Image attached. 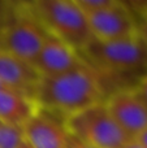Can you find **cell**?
Instances as JSON below:
<instances>
[{
    "instance_id": "6da1fadb",
    "label": "cell",
    "mask_w": 147,
    "mask_h": 148,
    "mask_svg": "<svg viewBox=\"0 0 147 148\" xmlns=\"http://www.w3.org/2000/svg\"><path fill=\"white\" fill-rule=\"evenodd\" d=\"M36 105L64 117L103 103L106 91L99 74L85 61L54 77H41L33 96Z\"/></svg>"
},
{
    "instance_id": "7a4b0ae2",
    "label": "cell",
    "mask_w": 147,
    "mask_h": 148,
    "mask_svg": "<svg viewBox=\"0 0 147 148\" xmlns=\"http://www.w3.org/2000/svg\"><path fill=\"white\" fill-rule=\"evenodd\" d=\"M80 55L99 74L104 91L107 83L116 79L137 84L147 72V42L139 34L119 40H93Z\"/></svg>"
},
{
    "instance_id": "3957f363",
    "label": "cell",
    "mask_w": 147,
    "mask_h": 148,
    "mask_svg": "<svg viewBox=\"0 0 147 148\" xmlns=\"http://www.w3.org/2000/svg\"><path fill=\"white\" fill-rule=\"evenodd\" d=\"M48 31L36 16L31 1L9 3L7 21L0 34V46L33 65Z\"/></svg>"
},
{
    "instance_id": "277c9868",
    "label": "cell",
    "mask_w": 147,
    "mask_h": 148,
    "mask_svg": "<svg viewBox=\"0 0 147 148\" xmlns=\"http://www.w3.org/2000/svg\"><path fill=\"white\" fill-rule=\"evenodd\" d=\"M34 10L49 34L81 52L94 40L85 14L77 0H35Z\"/></svg>"
},
{
    "instance_id": "5b68a950",
    "label": "cell",
    "mask_w": 147,
    "mask_h": 148,
    "mask_svg": "<svg viewBox=\"0 0 147 148\" xmlns=\"http://www.w3.org/2000/svg\"><path fill=\"white\" fill-rule=\"evenodd\" d=\"M67 126L74 138L94 148H125L132 140L104 101L67 117Z\"/></svg>"
},
{
    "instance_id": "8992f818",
    "label": "cell",
    "mask_w": 147,
    "mask_h": 148,
    "mask_svg": "<svg viewBox=\"0 0 147 148\" xmlns=\"http://www.w3.org/2000/svg\"><path fill=\"white\" fill-rule=\"evenodd\" d=\"M86 16L94 40H119L139 34L134 12L121 0H112L106 8Z\"/></svg>"
},
{
    "instance_id": "52a82bcc",
    "label": "cell",
    "mask_w": 147,
    "mask_h": 148,
    "mask_svg": "<svg viewBox=\"0 0 147 148\" xmlns=\"http://www.w3.org/2000/svg\"><path fill=\"white\" fill-rule=\"evenodd\" d=\"M22 139L31 148H67L72 139L67 117L38 107L21 129Z\"/></svg>"
},
{
    "instance_id": "ba28073f",
    "label": "cell",
    "mask_w": 147,
    "mask_h": 148,
    "mask_svg": "<svg viewBox=\"0 0 147 148\" xmlns=\"http://www.w3.org/2000/svg\"><path fill=\"white\" fill-rule=\"evenodd\" d=\"M104 103L120 127L132 139L147 127V104L134 88L117 90L108 95Z\"/></svg>"
},
{
    "instance_id": "9c48e42d",
    "label": "cell",
    "mask_w": 147,
    "mask_h": 148,
    "mask_svg": "<svg viewBox=\"0 0 147 148\" xmlns=\"http://www.w3.org/2000/svg\"><path fill=\"white\" fill-rule=\"evenodd\" d=\"M82 62L80 52L48 33L46 42L34 60L33 68L39 77H54L69 72Z\"/></svg>"
},
{
    "instance_id": "30bf717a",
    "label": "cell",
    "mask_w": 147,
    "mask_h": 148,
    "mask_svg": "<svg viewBox=\"0 0 147 148\" xmlns=\"http://www.w3.org/2000/svg\"><path fill=\"white\" fill-rule=\"evenodd\" d=\"M39 78L41 77L33 65L0 46V83L33 99Z\"/></svg>"
},
{
    "instance_id": "8fae6325",
    "label": "cell",
    "mask_w": 147,
    "mask_h": 148,
    "mask_svg": "<svg viewBox=\"0 0 147 148\" xmlns=\"http://www.w3.org/2000/svg\"><path fill=\"white\" fill-rule=\"evenodd\" d=\"M38 105L31 97L10 88L0 90V122L21 130Z\"/></svg>"
},
{
    "instance_id": "7c38bea8",
    "label": "cell",
    "mask_w": 147,
    "mask_h": 148,
    "mask_svg": "<svg viewBox=\"0 0 147 148\" xmlns=\"http://www.w3.org/2000/svg\"><path fill=\"white\" fill-rule=\"evenodd\" d=\"M22 144L21 130L0 122V148H21Z\"/></svg>"
},
{
    "instance_id": "4fadbf2b",
    "label": "cell",
    "mask_w": 147,
    "mask_h": 148,
    "mask_svg": "<svg viewBox=\"0 0 147 148\" xmlns=\"http://www.w3.org/2000/svg\"><path fill=\"white\" fill-rule=\"evenodd\" d=\"M133 12L137 18L138 33L147 42V3H143L141 8H138L137 10H133Z\"/></svg>"
},
{
    "instance_id": "5bb4252c",
    "label": "cell",
    "mask_w": 147,
    "mask_h": 148,
    "mask_svg": "<svg viewBox=\"0 0 147 148\" xmlns=\"http://www.w3.org/2000/svg\"><path fill=\"white\" fill-rule=\"evenodd\" d=\"M134 90L137 91V94L145 100V103L147 104V72L141 77V79L138 81V83H137V86H135Z\"/></svg>"
},
{
    "instance_id": "9a60e30c",
    "label": "cell",
    "mask_w": 147,
    "mask_h": 148,
    "mask_svg": "<svg viewBox=\"0 0 147 148\" xmlns=\"http://www.w3.org/2000/svg\"><path fill=\"white\" fill-rule=\"evenodd\" d=\"M9 3L10 1L0 0V34H1L4 25H5V21H7L8 10H9Z\"/></svg>"
},
{
    "instance_id": "2e32d148",
    "label": "cell",
    "mask_w": 147,
    "mask_h": 148,
    "mask_svg": "<svg viewBox=\"0 0 147 148\" xmlns=\"http://www.w3.org/2000/svg\"><path fill=\"white\" fill-rule=\"evenodd\" d=\"M134 140L137 142L142 148H147V127L143 129V130L135 136Z\"/></svg>"
},
{
    "instance_id": "e0dca14e",
    "label": "cell",
    "mask_w": 147,
    "mask_h": 148,
    "mask_svg": "<svg viewBox=\"0 0 147 148\" xmlns=\"http://www.w3.org/2000/svg\"><path fill=\"white\" fill-rule=\"evenodd\" d=\"M67 148H94L91 146H89V144L83 143V142L78 140L77 138H74V136H72V139H70L69 144H68Z\"/></svg>"
},
{
    "instance_id": "ac0fdd59",
    "label": "cell",
    "mask_w": 147,
    "mask_h": 148,
    "mask_svg": "<svg viewBox=\"0 0 147 148\" xmlns=\"http://www.w3.org/2000/svg\"><path fill=\"white\" fill-rule=\"evenodd\" d=\"M125 148H142V147H141L139 144H138L137 142L134 140V139H132V140H130L129 143H128L126 146H125Z\"/></svg>"
},
{
    "instance_id": "d6986e66",
    "label": "cell",
    "mask_w": 147,
    "mask_h": 148,
    "mask_svg": "<svg viewBox=\"0 0 147 148\" xmlns=\"http://www.w3.org/2000/svg\"><path fill=\"white\" fill-rule=\"evenodd\" d=\"M21 148H31V147H29L27 144H26L25 142H23V144H22V146H21Z\"/></svg>"
},
{
    "instance_id": "ffe728a7",
    "label": "cell",
    "mask_w": 147,
    "mask_h": 148,
    "mask_svg": "<svg viewBox=\"0 0 147 148\" xmlns=\"http://www.w3.org/2000/svg\"><path fill=\"white\" fill-rule=\"evenodd\" d=\"M4 88H7V87H5L4 84H1V83H0V90H4Z\"/></svg>"
}]
</instances>
